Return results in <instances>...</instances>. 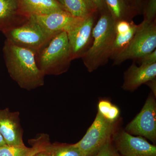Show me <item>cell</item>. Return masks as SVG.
<instances>
[{"label":"cell","mask_w":156,"mask_h":156,"mask_svg":"<svg viewBox=\"0 0 156 156\" xmlns=\"http://www.w3.org/2000/svg\"><path fill=\"white\" fill-rule=\"evenodd\" d=\"M3 50L8 72L20 88L30 91L44 86L45 75L37 66L34 52L7 40Z\"/></svg>","instance_id":"cell-1"},{"label":"cell","mask_w":156,"mask_h":156,"mask_svg":"<svg viewBox=\"0 0 156 156\" xmlns=\"http://www.w3.org/2000/svg\"><path fill=\"white\" fill-rule=\"evenodd\" d=\"M115 23L108 10L100 13L92 30V44L81 58L89 72L106 64L111 58L115 36Z\"/></svg>","instance_id":"cell-2"},{"label":"cell","mask_w":156,"mask_h":156,"mask_svg":"<svg viewBox=\"0 0 156 156\" xmlns=\"http://www.w3.org/2000/svg\"><path fill=\"white\" fill-rule=\"evenodd\" d=\"M37 66L44 75H59L67 71L72 59L67 34L61 32L35 53Z\"/></svg>","instance_id":"cell-3"},{"label":"cell","mask_w":156,"mask_h":156,"mask_svg":"<svg viewBox=\"0 0 156 156\" xmlns=\"http://www.w3.org/2000/svg\"><path fill=\"white\" fill-rule=\"evenodd\" d=\"M3 33L6 40L13 44L35 53L55 34L43 28L32 16L22 24Z\"/></svg>","instance_id":"cell-4"},{"label":"cell","mask_w":156,"mask_h":156,"mask_svg":"<svg viewBox=\"0 0 156 156\" xmlns=\"http://www.w3.org/2000/svg\"><path fill=\"white\" fill-rule=\"evenodd\" d=\"M116 122H110L98 112L87 133L76 145L85 156H95L105 144L112 141L116 133Z\"/></svg>","instance_id":"cell-5"},{"label":"cell","mask_w":156,"mask_h":156,"mask_svg":"<svg viewBox=\"0 0 156 156\" xmlns=\"http://www.w3.org/2000/svg\"><path fill=\"white\" fill-rule=\"evenodd\" d=\"M156 21L142 22L127 48L113 58L114 65H119L128 59L135 60L156 50Z\"/></svg>","instance_id":"cell-6"},{"label":"cell","mask_w":156,"mask_h":156,"mask_svg":"<svg viewBox=\"0 0 156 156\" xmlns=\"http://www.w3.org/2000/svg\"><path fill=\"white\" fill-rule=\"evenodd\" d=\"M156 97L151 93L139 113L128 124L125 130L131 135H138L156 142Z\"/></svg>","instance_id":"cell-7"},{"label":"cell","mask_w":156,"mask_h":156,"mask_svg":"<svg viewBox=\"0 0 156 156\" xmlns=\"http://www.w3.org/2000/svg\"><path fill=\"white\" fill-rule=\"evenodd\" d=\"M97 14L81 18L67 33L72 60L81 58L92 44V33Z\"/></svg>","instance_id":"cell-8"},{"label":"cell","mask_w":156,"mask_h":156,"mask_svg":"<svg viewBox=\"0 0 156 156\" xmlns=\"http://www.w3.org/2000/svg\"><path fill=\"white\" fill-rule=\"evenodd\" d=\"M113 144L122 156H156V146L141 136H134L125 130L117 132Z\"/></svg>","instance_id":"cell-9"},{"label":"cell","mask_w":156,"mask_h":156,"mask_svg":"<svg viewBox=\"0 0 156 156\" xmlns=\"http://www.w3.org/2000/svg\"><path fill=\"white\" fill-rule=\"evenodd\" d=\"M18 112H11L9 108L0 109V133L7 145L25 146L23 139V130Z\"/></svg>","instance_id":"cell-10"},{"label":"cell","mask_w":156,"mask_h":156,"mask_svg":"<svg viewBox=\"0 0 156 156\" xmlns=\"http://www.w3.org/2000/svg\"><path fill=\"white\" fill-rule=\"evenodd\" d=\"M32 16L43 28L53 34L61 32L67 33L81 19L74 17L66 11H56L45 15H34Z\"/></svg>","instance_id":"cell-11"},{"label":"cell","mask_w":156,"mask_h":156,"mask_svg":"<svg viewBox=\"0 0 156 156\" xmlns=\"http://www.w3.org/2000/svg\"><path fill=\"white\" fill-rule=\"evenodd\" d=\"M156 77V63L138 66L133 62L124 73L123 90L132 92Z\"/></svg>","instance_id":"cell-12"},{"label":"cell","mask_w":156,"mask_h":156,"mask_svg":"<svg viewBox=\"0 0 156 156\" xmlns=\"http://www.w3.org/2000/svg\"><path fill=\"white\" fill-rule=\"evenodd\" d=\"M28 18L20 12L18 0H0V31L2 33L22 24Z\"/></svg>","instance_id":"cell-13"},{"label":"cell","mask_w":156,"mask_h":156,"mask_svg":"<svg viewBox=\"0 0 156 156\" xmlns=\"http://www.w3.org/2000/svg\"><path fill=\"white\" fill-rule=\"evenodd\" d=\"M20 14L28 17L34 15H45L56 11H66L56 0H18Z\"/></svg>","instance_id":"cell-14"},{"label":"cell","mask_w":156,"mask_h":156,"mask_svg":"<svg viewBox=\"0 0 156 156\" xmlns=\"http://www.w3.org/2000/svg\"><path fill=\"white\" fill-rule=\"evenodd\" d=\"M62 4L66 11L76 18H84L98 12L90 0H62Z\"/></svg>","instance_id":"cell-15"},{"label":"cell","mask_w":156,"mask_h":156,"mask_svg":"<svg viewBox=\"0 0 156 156\" xmlns=\"http://www.w3.org/2000/svg\"><path fill=\"white\" fill-rule=\"evenodd\" d=\"M109 12L115 22L132 20L136 14L127 5L124 0H104Z\"/></svg>","instance_id":"cell-16"},{"label":"cell","mask_w":156,"mask_h":156,"mask_svg":"<svg viewBox=\"0 0 156 156\" xmlns=\"http://www.w3.org/2000/svg\"><path fill=\"white\" fill-rule=\"evenodd\" d=\"M139 27V24L137 25L133 22L131 28L127 33L115 34L110 58L113 59L127 48L132 41Z\"/></svg>","instance_id":"cell-17"},{"label":"cell","mask_w":156,"mask_h":156,"mask_svg":"<svg viewBox=\"0 0 156 156\" xmlns=\"http://www.w3.org/2000/svg\"><path fill=\"white\" fill-rule=\"evenodd\" d=\"M51 156H85L76 145L50 142L45 149Z\"/></svg>","instance_id":"cell-18"},{"label":"cell","mask_w":156,"mask_h":156,"mask_svg":"<svg viewBox=\"0 0 156 156\" xmlns=\"http://www.w3.org/2000/svg\"><path fill=\"white\" fill-rule=\"evenodd\" d=\"M98 108V112L110 122H117L119 118V108L109 101L104 99L99 101Z\"/></svg>","instance_id":"cell-19"},{"label":"cell","mask_w":156,"mask_h":156,"mask_svg":"<svg viewBox=\"0 0 156 156\" xmlns=\"http://www.w3.org/2000/svg\"><path fill=\"white\" fill-rule=\"evenodd\" d=\"M29 142L31 145L30 150L25 156H34L41 151L44 150L50 142V136L48 134H39L36 138L30 140Z\"/></svg>","instance_id":"cell-20"},{"label":"cell","mask_w":156,"mask_h":156,"mask_svg":"<svg viewBox=\"0 0 156 156\" xmlns=\"http://www.w3.org/2000/svg\"><path fill=\"white\" fill-rule=\"evenodd\" d=\"M30 147L13 146L5 144L0 147V156H25Z\"/></svg>","instance_id":"cell-21"},{"label":"cell","mask_w":156,"mask_h":156,"mask_svg":"<svg viewBox=\"0 0 156 156\" xmlns=\"http://www.w3.org/2000/svg\"><path fill=\"white\" fill-rule=\"evenodd\" d=\"M143 22L150 23L156 21V0H148L144 8Z\"/></svg>","instance_id":"cell-22"},{"label":"cell","mask_w":156,"mask_h":156,"mask_svg":"<svg viewBox=\"0 0 156 156\" xmlns=\"http://www.w3.org/2000/svg\"><path fill=\"white\" fill-rule=\"evenodd\" d=\"M133 21L121 20L115 22L114 29L115 34H122L127 33L131 28Z\"/></svg>","instance_id":"cell-23"},{"label":"cell","mask_w":156,"mask_h":156,"mask_svg":"<svg viewBox=\"0 0 156 156\" xmlns=\"http://www.w3.org/2000/svg\"><path fill=\"white\" fill-rule=\"evenodd\" d=\"M95 156H120L113 144L109 142L102 147Z\"/></svg>","instance_id":"cell-24"},{"label":"cell","mask_w":156,"mask_h":156,"mask_svg":"<svg viewBox=\"0 0 156 156\" xmlns=\"http://www.w3.org/2000/svg\"><path fill=\"white\" fill-rule=\"evenodd\" d=\"M140 65H147L156 63V50L136 60Z\"/></svg>","instance_id":"cell-25"},{"label":"cell","mask_w":156,"mask_h":156,"mask_svg":"<svg viewBox=\"0 0 156 156\" xmlns=\"http://www.w3.org/2000/svg\"><path fill=\"white\" fill-rule=\"evenodd\" d=\"M129 8L136 14L141 13L142 9V0H124Z\"/></svg>","instance_id":"cell-26"},{"label":"cell","mask_w":156,"mask_h":156,"mask_svg":"<svg viewBox=\"0 0 156 156\" xmlns=\"http://www.w3.org/2000/svg\"><path fill=\"white\" fill-rule=\"evenodd\" d=\"M97 7L98 12L101 13L103 11L108 10L104 0H90Z\"/></svg>","instance_id":"cell-27"},{"label":"cell","mask_w":156,"mask_h":156,"mask_svg":"<svg viewBox=\"0 0 156 156\" xmlns=\"http://www.w3.org/2000/svg\"><path fill=\"white\" fill-rule=\"evenodd\" d=\"M151 88L152 93L155 97H156V78L149 81L146 83Z\"/></svg>","instance_id":"cell-28"},{"label":"cell","mask_w":156,"mask_h":156,"mask_svg":"<svg viewBox=\"0 0 156 156\" xmlns=\"http://www.w3.org/2000/svg\"><path fill=\"white\" fill-rule=\"evenodd\" d=\"M34 156H51L50 154L47 151L44 150L39 152L35 154Z\"/></svg>","instance_id":"cell-29"},{"label":"cell","mask_w":156,"mask_h":156,"mask_svg":"<svg viewBox=\"0 0 156 156\" xmlns=\"http://www.w3.org/2000/svg\"><path fill=\"white\" fill-rule=\"evenodd\" d=\"M5 144H6L5 142V140H4L2 134L0 133V147L5 145Z\"/></svg>","instance_id":"cell-30"},{"label":"cell","mask_w":156,"mask_h":156,"mask_svg":"<svg viewBox=\"0 0 156 156\" xmlns=\"http://www.w3.org/2000/svg\"><path fill=\"white\" fill-rule=\"evenodd\" d=\"M56 1H58V2H59V3H61L62 4V0H56Z\"/></svg>","instance_id":"cell-31"},{"label":"cell","mask_w":156,"mask_h":156,"mask_svg":"<svg viewBox=\"0 0 156 156\" xmlns=\"http://www.w3.org/2000/svg\"><path fill=\"white\" fill-rule=\"evenodd\" d=\"M120 156H121V155H120Z\"/></svg>","instance_id":"cell-32"}]
</instances>
